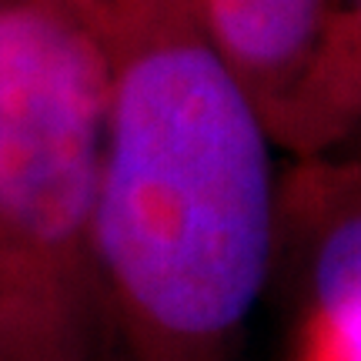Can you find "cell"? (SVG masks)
Wrapping results in <instances>:
<instances>
[{"label":"cell","instance_id":"cell-3","mask_svg":"<svg viewBox=\"0 0 361 361\" xmlns=\"http://www.w3.org/2000/svg\"><path fill=\"white\" fill-rule=\"evenodd\" d=\"M322 0H207L211 27L234 67L278 78L308 51Z\"/></svg>","mask_w":361,"mask_h":361},{"label":"cell","instance_id":"cell-4","mask_svg":"<svg viewBox=\"0 0 361 361\" xmlns=\"http://www.w3.org/2000/svg\"><path fill=\"white\" fill-rule=\"evenodd\" d=\"M358 7H361V0H358Z\"/></svg>","mask_w":361,"mask_h":361},{"label":"cell","instance_id":"cell-2","mask_svg":"<svg viewBox=\"0 0 361 361\" xmlns=\"http://www.w3.org/2000/svg\"><path fill=\"white\" fill-rule=\"evenodd\" d=\"M308 308L298 361H361V241L328 238L308 251Z\"/></svg>","mask_w":361,"mask_h":361},{"label":"cell","instance_id":"cell-1","mask_svg":"<svg viewBox=\"0 0 361 361\" xmlns=\"http://www.w3.org/2000/svg\"><path fill=\"white\" fill-rule=\"evenodd\" d=\"M278 231L268 121L214 47L111 67L90 221L111 361H234Z\"/></svg>","mask_w":361,"mask_h":361}]
</instances>
